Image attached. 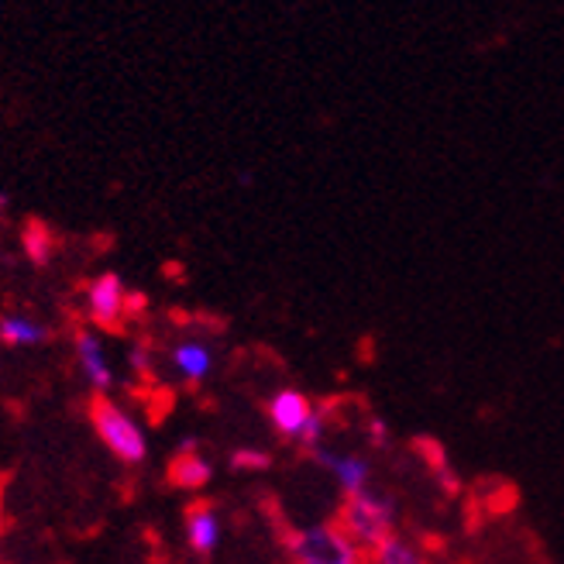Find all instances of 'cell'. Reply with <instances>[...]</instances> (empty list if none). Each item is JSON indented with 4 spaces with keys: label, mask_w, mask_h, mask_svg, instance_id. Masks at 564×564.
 I'll use <instances>...</instances> for the list:
<instances>
[{
    "label": "cell",
    "mask_w": 564,
    "mask_h": 564,
    "mask_svg": "<svg viewBox=\"0 0 564 564\" xmlns=\"http://www.w3.org/2000/svg\"><path fill=\"white\" fill-rule=\"evenodd\" d=\"M165 361H169L173 379H180L186 386H204L217 369V351L204 341V337H183V341L169 348Z\"/></svg>",
    "instance_id": "cell-8"
},
{
    "label": "cell",
    "mask_w": 564,
    "mask_h": 564,
    "mask_svg": "<svg viewBox=\"0 0 564 564\" xmlns=\"http://www.w3.org/2000/svg\"><path fill=\"white\" fill-rule=\"evenodd\" d=\"M52 337L48 324L32 314H4L0 317V345L4 348H39Z\"/></svg>",
    "instance_id": "cell-11"
},
{
    "label": "cell",
    "mask_w": 564,
    "mask_h": 564,
    "mask_svg": "<svg viewBox=\"0 0 564 564\" xmlns=\"http://www.w3.org/2000/svg\"><path fill=\"white\" fill-rule=\"evenodd\" d=\"M128 306H131V293L118 272H100L83 290V317L100 334L121 327L128 317Z\"/></svg>",
    "instance_id": "cell-5"
},
{
    "label": "cell",
    "mask_w": 564,
    "mask_h": 564,
    "mask_svg": "<svg viewBox=\"0 0 564 564\" xmlns=\"http://www.w3.org/2000/svg\"><path fill=\"white\" fill-rule=\"evenodd\" d=\"M369 564H427V561H423V554L416 551V544L406 541L403 533L397 530L376 551H369Z\"/></svg>",
    "instance_id": "cell-13"
},
{
    "label": "cell",
    "mask_w": 564,
    "mask_h": 564,
    "mask_svg": "<svg viewBox=\"0 0 564 564\" xmlns=\"http://www.w3.org/2000/svg\"><path fill=\"white\" fill-rule=\"evenodd\" d=\"M169 478H173V486H180L183 492H200V489L210 486L214 465H210V458L204 455V451H193L186 444L173 458V465H169Z\"/></svg>",
    "instance_id": "cell-10"
},
{
    "label": "cell",
    "mask_w": 564,
    "mask_h": 564,
    "mask_svg": "<svg viewBox=\"0 0 564 564\" xmlns=\"http://www.w3.org/2000/svg\"><path fill=\"white\" fill-rule=\"evenodd\" d=\"M183 533H186V544L193 554L210 557V554H217V547L224 541V520L210 502H193L186 510Z\"/></svg>",
    "instance_id": "cell-9"
},
{
    "label": "cell",
    "mask_w": 564,
    "mask_h": 564,
    "mask_svg": "<svg viewBox=\"0 0 564 564\" xmlns=\"http://www.w3.org/2000/svg\"><path fill=\"white\" fill-rule=\"evenodd\" d=\"M400 523V510L392 496L379 492V489H365L351 499H345L341 506V517H337V527L348 533V541L358 551H376L386 538L397 533Z\"/></svg>",
    "instance_id": "cell-2"
},
{
    "label": "cell",
    "mask_w": 564,
    "mask_h": 564,
    "mask_svg": "<svg viewBox=\"0 0 564 564\" xmlns=\"http://www.w3.org/2000/svg\"><path fill=\"white\" fill-rule=\"evenodd\" d=\"M317 465L334 478V486L341 489L345 499L372 489V462L358 455V451H337V447H317L314 451Z\"/></svg>",
    "instance_id": "cell-7"
},
{
    "label": "cell",
    "mask_w": 564,
    "mask_h": 564,
    "mask_svg": "<svg viewBox=\"0 0 564 564\" xmlns=\"http://www.w3.org/2000/svg\"><path fill=\"white\" fill-rule=\"evenodd\" d=\"M369 441H372V447H379V451H386V447L392 444V434H389V423H386V420H379V416L369 420Z\"/></svg>",
    "instance_id": "cell-15"
},
{
    "label": "cell",
    "mask_w": 564,
    "mask_h": 564,
    "mask_svg": "<svg viewBox=\"0 0 564 564\" xmlns=\"http://www.w3.org/2000/svg\"><path fill=\"white\" fill-rule=\"evenodd\" d=\"M21 248H24V259L28 262H35V265H48L52 256H55V248H59V241H55V235L45 228V224H24V231H21Z\"/></svg>",
    "instance_id": "cell-12"
},
{
    "label": "cell",
    "mask_w": 564,
    "mask_h": 564,
    "mask_svg": "<svg viewBox=\"0 0 564 564\" xmlns=\"http://www.w3.org/2000/svg\"><path fill=\"white\" fill-rule=\"evenodd\" d=\"M73 358H76V369L87 382V389L94 397H110L118 386V369H115V355L107 348V337L94 327H79L73 334Z\"/></svg>",
    "instance_id": "cell-6"
},
{
    "label": "cell",
    "mask_w": 564,
    "mask_h": 564,
    "mask_svg": "<svg viewBox=\"0 0 564 564\" xmlns=\"http://www.w3.org/2000/svg\"><path fill=\"white\" fill-rule=\"evenodd\" d=\"M265 413H269V423L272 431L290 441V444H300L306 451H317L324 447V437H327V410L317 406L314 400L306 397V392L286 386V389H275L269 403H265Z\"/></svg>",
    "instance_id": "cell-1"
},
{
    "label": "cell",
    "mask_w": 564,
    "mask_h": 564,
    "mask_svg": "<svg viewBox=\"0 0 564 564\" xmlns=\"http://www.w3.org/2000/svg\"><path fill=\"white\" fill-rule=\"evenodd\" d=\"M293 564H369V554L358 551L337 523H310L290 533Z\"/></svg>",
    "instance_id": "cell-4"
},
{
    "label": "cell",
    "mask_w": 564,
    "mask_h": 564,
    "mask_svg": "<svg viewBox=\"0 0 564 564\" xmlns=\"http://www.w3.org/2000/svg\"><path fill=\"white\" fill-rule=\"evenodd\" d=\"M235 468H245V471H262V468H269V455L265 451H259V447H241V451H235Z\"/></svg>",
    "instance_id": "cell-14"
},
{
    "label": "cell",
    "mask_w": 564,
    "mask_h": 564,
    "mask_svg": "<svg viewBox=\"0 0 564 564\" xmlns=\"http://www.w3.org/2000/svg\"><path fill=\"white\" fill-rule=\"evenodd\" d=\"M128 365H131V372H134V376H149V369H152L149 351H138V348H131V351H128Z\"/></svg>",
    "instance_id": "cell-16"
},
{
    "label": "cell",
    "mask_w": 564,
    "mask_h": 564,
    "mask_svg": "<svg viewBox=\"0 0 564 564\" xmlns=\"http://www.w3.org/2000/svg\"><path fill=\"white\" fill-rule=\"evenodd\" d=\"M90 423L100 444L115 455L121 465H141L149 458V431L124 403L115 397H100L90 403Z\"/></svg>",
    "instance_id": "cell-3"
}]
</instances>
